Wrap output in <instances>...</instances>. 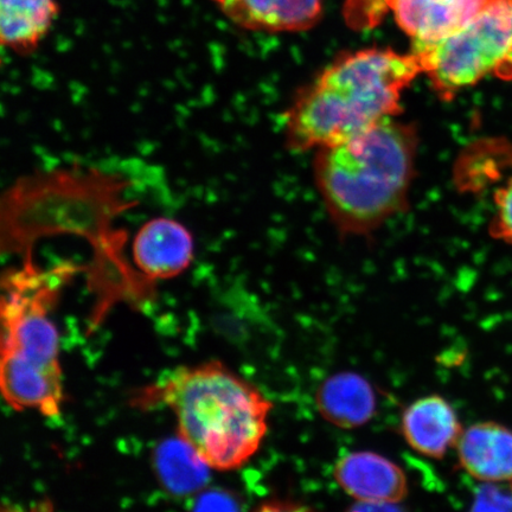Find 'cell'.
I'll return each mask as SVG.
<instances>
[{
    "mask_svg": "<svg viewBox=\"0 0 512 512\" xmlns=\"http://www.w3.org/2000/svg\"><path fill=\"white\" fill-rule=\"evenodd\" d=\"M490 0H389V11L413 50L443 40L475 18Z\"/></svg>",
    "mask_w": 512,
    "mask_h": 512,
    "instance_id": "9",
    "label": "cell"
},
{
    "mask_svg": "<svg viewBox=\"0 0 512 512\" xmlns=\"http://www.w3.org/2000/svg\"><path fill=\"white\" fill-rule=\"evenodd\" d=\"M316 402L323 419L343 430L367 425L376 411L370 382L351 371L332 375L320 384Z\"/></svg>",
    "mask_w": 512,
    "mask_h": 512,
    "instance_id": "13",
    "label": "cell"
},
{
    "mask_svg": "<svg viewBox=\"0 0 512 512\" xmlns=\"http://www.w3.org/2000/svg\"><path fill=\"white\" fill-rule=\"evenodd\" d=\"M344 512H405L398 503L355 502Z\"/></svg>",
    "mask_w": 512,
    "mask_h": 512,
    "instance_id": "18",
    "label": "cell"
},
{
    "mask_svg": "<svg viewBox=\"0 0 512 512\" xmlns=\"http://www.w3.org/2000/svg\"><path fill=\"white\" fill-rule=\"evenodd\" d=\"M74 272L73 266L44 271L29 255L21 267L4 274L0 388L17 412L35 411L47 418L61 414L60 339L50 310Z\"/></svg>",
    "mask_w": 512,
    "mask_h": 512,
    "instance_id": "4",
    "label": "cell"
},
{
    "mask_svg": "<svg viewBox=\"0 0 512 512\" xmlns=\"http://www.w3.org/2000/svg\"><path fill=\"white\" fill-rule=\"evenodd\" d=\"M243 30L281 34L310 30L322 19L324 0H210Z\"/></svg>",
    "mask_w": 512,
    "mask_h": 512,
    "instance_id": "10",
    "label": "cell"
},
{
    "mask_svg": "<svg viewBox=\"0 0 512 512\" xmlns=\"http://www.w3.org/2000/svg\"><path fill=\"white\" fill-rule=\"evenodd\" d=\"M400 430L413 451L435 460L456 448L464 431L451 403L438 394L412 402L402 413Z\"/></svg>",
    "mask_w": 512,
    "mask_h": 512,
    "instance_id": "11",
    "label": "cell"
},
{
    "mask_svg": "<svg viewBox=\"0 0 512 512\" xmlns=\"http://www.w3.org/2000/svg\"><path fill=\"white\" fill-rule=\"evenodd\" d=\"M412 53L443 101L488 76L512 80V0H490L462 29Z\"/></svg>",
    "mask_w": 512,
    "mask_h": 512,
    "instance_id": "6",
    "label": "cell"
},
{
    "mask_svg": "<svg viewBox=\"0 0 512 512\" xmlns=\"http://www.w3.org/2000/svg\"><path fill=\"white\" fill-rule=\"evenodd\" d=\"M59 15L57 0H0V42L12 53L31 55Z\"/></svg>",
    "mask_w": 512,
    "mask_h": 512,
    "instance_id": "14",
    "label": "cell"
},
{
    "mask_svg": "<svg viewBox=\"0 0 512 512\" xmlns=\"http://www.w3.org/2000/svg\"><path fill=\"white\" fill-rule=\"evenodd\" d=\"M254 512H315L304 504L284 501L267 502Z\"/></svg>",
    "mask_w": 512,
    "mask_h": 512,
    "instance_id": "19",
    "label": "cell"
},
{
    "mask_svg": "<svg viewBox=\"0 0 512 512\" xmlns=\"http://www.w3.org/2000/svg\"><path fill=\"white\" fill-rule=\"evenodd\" d=\"M334 477L339 488L357 502L399 504L409 492L402 467L371 451L350 452L338 458Z\"/></svg>",
    "mask_w": 512,
    "mask_h": 512,
    "instance_id": "8",
    "label": "cell"
},
{
    "mask_svg": "<svg viewBox=\"0 0 512 512\" xmlns=\"http://www.w3.org/2000/svg\"><path fill=\"white\" fill-rule=\"evenodd\" d=\"M2 512H53V507H51L50 503H38L36 507H32L30 510H25L22 507H17V505H4Z\"/></svg>",
    "mask_w": 512,
    "mask_h": 512,
    "instance_id": "20",
    "label": "cell"
},
{
    "mask_svg": "<svg viewBox=\"0 0 512 512\" xmlns=\"http://www.w3.org/2000/svg\"><path fill=\"white\" fill-rule=\"evenodd\" d=\"M470 512H512V486L485 484L478 492Z\"/></svg>",
    "mask_w": 512,
    "mask_h": 512,
    "instance_id": "17",
    "label": "cell"
},
{
    "mask_svg": "<svg viewBox=\"0 0 512 512\" xmlns=\"http://www.w3.org/2000/svg\"><path fill=\"white\" fill-rule=\"evenodd\" d=\"M389 12V0H345L343 17L352 30L374 29Z\"/></svg>",
    "mask_w": 512,
    "mask_h": 512,
    "instance_id": "15",
    "label": "cell"
},
{
    "mask_svg": "<svg viewBox=\"0 0 512 512\" xmlns=\"http://www.w3.org/2000/svg\"><path fill=\"white\" fill-rule=\"evenodd\" d=\"M421 74L413 53L368 48L337 57L287 107L288 149L316 152L398 117L403 93Z\"/></svg>",
    "mask_w": 512,
    "mask_h": 512,
    "instance_id": "1",
    "label": "cell"
},
{
    "mask_svg": "<svg viewBox=\"0 0 512 512\" xmlns=\"http://www.w3.org/2000/svg\"><path fill=\"white\" fill-rule=\"evenodd\" d=\"M459 466L483 484H512V431L495 421L466 428L456 446Z\"/></svg>",
    "mask_w": 512,
    "mask_h": 512,
    "instance_id": "12",
    "label": "cell"
},
{
    "mask_svg": "<svg viewBox=\"0 0 512 512\" xmlns=\"http://www.w3.org/2000/svg\"><path fill=\"white\" fill-rule=\"evenodd\" d=\"M123 179L96 170H60L18 182L3 200V249L31 255L44 236L74 234L95 241L99 261L118 258L112 224L130 207Z\"/></svg>",
    "mask_w": 512,
    "mask_h": 512,
    "instance_id": "5",
    "label": "cell"
},
{
    "mask_svg": "<svg viewBox=\"0 0 512 512\" xmlns=\"http://www.w3.org/2000/svg\"><path fill=\"white\" fill-rule=\"evenodd\" d=\"M495 213L489 232L492 239L512 245V165L511 172L494 194Z\"/></svg>",
    "mask_w": 512,
    "mask_h": 512,
    "instance_id": "16",
    "label": "cell"
},
{
    "mask_svg": "<svg viewBox=\"0 0 512 512\" xmlns=\"http://www.w3.org/2000/svg\"><path fill=\"white\" fill-rule=\"evenodd\" d=\"M419 132L398 118L316 151L313 177L342 236H368L405 211L416 174Z\"/></svg>",
    "mask_w": 512,
    "mask_h": 512,
    "instance_id": "2",
    "label": "cell"
},
{
    "mask_svg": "<svg viewBox=\"0 0 512 512\" xmlns=\"http://www.w3.org/2000/svg\"><path fill=\"white\" fill-rule=\"evenodd\" d=\"M143 398L145 406L170 408L179 437L217 471L240 469L258 453L273 409L258 388L220 362L172 370Z\"/></svg>",
    "mask_w": 512,
    "mask_h": 512,
    "instance_id": "3",
    "label": "cell"
},
{
    "mask_svg": "<svg viewBox=\"0 0 512 512\" xmlns=\"http://www.w3.org/2000/svg\"><path fill=\"white\" fill-rule=\"evenodd\" d=\"M133 264L147 284L183 273L194 256V239L176 220L158 217L138 230L132 245Z\"/></svg>",
    "mask_w": 512,
    "mask_h": 512,
    "instance_id": "7",
    "label": "cell"
}]
</instances>
